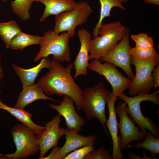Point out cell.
Returning <instances> with one entry per match:
<instances>
[{
    "label": "cell",
    "mask_w": 159,
    "mask_h": 159,
    "mask_svg": "<svg viewBox=\"0 0 159 159\" xmlns=\"http://www.w3.org/2000/svg\"><path fill=\"white\" fill-rule=\"evenodd\" d=\"M0 109L6 110L16 119L26 126L34 130L36 134L44 130L45 127L36 124L33 121L32 114L24 109L10 107L3 102L0 99Z\"/></svg>",
    "instance_id": "ffe728a7"
},
{
    "label": "cell",
    "mask_w": 159,
    "mask_h": 159,
    "mask_svg": "<svg viewBox=\"0 0 159 159\" xmlns=\"http://www.w3.org/2000/svg\"><path fill=\"white\" fill-rule=\"evenodd\" d=\"M100 4V10L99 20L93 29L92 38L98 36V31L102 25L104 19L106 17L111 16L110 12L114 7H117L125 9L119 0H99Z\"/></svg>",
    "instance_id": "7402d4cb"
},
{
    "label": "cell",
    "mask_w": 159,
    "mask_h": 159,
    "mask_svg": "<svg viewBox=\"0 0 159 159\" xmlns=\"http://www.w3.org/2000/svg\"><path fill=\"white\" fill-rule=\"evenodd\" d=\"M117 97L114 96L112 91L108 96L107 100L109 112V118L106 124L112 138V159H123L124 156L121 151L120 138L118 134V123L115 110V104Z\"/></svg>",
    "instance_id": "9a60e30c"
},
{
    "label": "cell",
    "mask_w": 159,
    "mask_h": 159,
    "mask_svg": "<svg viewBox=\"0 0 159 159\" xmlns=\"http://www.w3.org/2000/svg\"><path fill=\"white\" fill-rule=\"evenodd\" d=\"M22 32L19 25L14 20L0 22V37L7 48H9L13 38Z\"/></svg>",
    "instance_id": "cb8c5ba5"
},
{
    "label": "cell",
    "mask_w": 159,
    "mask_h": 159,
    "mask_svg": "<svg viewBox=\"0 0 159 159\" xmlns=\"http://www.w3.org/2000/svg\"><path fill=\"white\" fill-rule=\"evenodd\" d=\"M66 139L65 143L60 147L59 151L61 159H63L70 152L85 146L94 145L97 137L91 135L84 136L79 135L77 132L72 129H64Z\"/></svg>",
    "instance_id": "2e32d148"
},
{
    "label": "cell",
    "mask_w": 159,
    "mask_h": 159,
    "mask_svg": "<svg viewBox=\"0 0 159 159\" xmlns=\"http://www.w3.org/2000/svg\"><path fill=\"white\" fill-rule=\"evenodd\" d=\"M1 55L0 52V82H1L4 77V69L1 66Z\"/></svg>",
    "instance_id": "d6a6232c"
},
{
    "label": "cell",
    "mask_w": 159,
    "mask_h": 159,
    "mask_svg": "<svg viewBox=\"0 0 159 159\" xmlns=\"http://www.w3.org/2000/svg\"><path fill=\"white\" fill-rule=\"evenodd\" d=\"M159 62V59L146 62L131 60V63L135 66L136 73L128 88L130 96L141 92H149L154 87L152 72Z\"/></svg>",
    "instance_id": "30bf717a"
},
{
    "label": "cell",
    "mask_w": 159,
    "mask_h": 159,
    "mask_svg": "<svg viewBox=\"0 0 159 159\" xmlns=\"http://www.w3.org/2000/svg\"><path fill=\"white\" fill-rule=\"evenodd\" d=\"M70 37L69 33L63 32L56 34L53 30L46 31L42 37L39 50L34 58V62L52 54L53 59L63 64L69 62L71 59L69 42Z\"/></svg>",
    "instance_id": "5b68a950"
},
{
    "label": "cell",
    "mask_w": 159,
    "mask_h": 159,
    "mask_svg": "<svg viewBox=\"0 0 159 159\" xmlns=\"http://www.w3.org/2000/svg\"><path fill=\"white\" fill-rule=\"evenodd\" d=\"M33 2L42 3L45 7L39 21L42 22L51 15H56L62 12L69 11L77 4L74 0H32Z\"/></svg>",
    "instance_id": "ac0fdd59"
},
{
    "label": "cell",
    "mask_w": 159,
    "mask_h": 159,
    "mask_svg": "<svg viewBox=\"0 0 159 159\" xmlns=\"http://www.w3.org/2000/svg\"><path fill=\"white\" fill-rule=\"evenodd\" d=\"M38 100H48L59 102L52 98L47 96L42 89L36 83L23 87L20 93L16 103L14 107L24 109L29 104Z\"/></svg>",
    "instance_id": "e0dca14e"
},
{
    "label": "cell",
    "mask_w": 159,
    "mask_h": 159,
    "mask_svg": "<svg viewBox=\"0 0 159 159\" xmlns=\"http://www.w3.org/2000/svg\"><path fill=\"white\" fill-rule=\"evenodd\" d=\"M133 147L143 149L150 152V156H155L159 153V138L155 137L150 131H147L143 140L137 141L134 145H129L127 148Z\"/></svg>",
    "instance_id": "603a6c76"
},
{
    "label": "cell",
    "mask_w": 159,
    "mask_h": 159,
    "mask_svg": "<svg viewBox=\"0 0 159 159\" xmlns=\"http://www.w3.org/2000/svg\"><path fill=\"white\" fill-rule=\"evenodd\" d=\"M60 104L50 103L49 107L56 110L61 116L64 118L67 128L74 130L77 132H81L85 123V120L76 112L74 106V100L67 95H64Z\"/></svg>",
    "instance_id": "4fadbf2b"
},
{
    "label": "cell",
    "mask_w": 159,
    "mask_h": 159,
    "mask_svg": "<svg viewBox=\"0 0 159 159\" xmlns=\"http://www.w3.org/2000/svg\"><path fill=\"white\" fill-rule=\"evenodd\" d=\"M111 92L105 88L102 82H99L94 87L86 88L83 91L81 109L84 111L87 119L97 118L100 121L109 139L105 126L107 120L105 107L107 97Z\"/></svg>",
    "instance_id": "277c9868"
},
{
    "label": "cell",
    "mask_w": 159,
    "mask_h": 159,
    "mask_svg": "<svg viewBox=\"0 0 159 159\" xmlns=\"http://www.w3.org/2000/svg\"><path fill=\"white\" fill-rule=\"evenodd\" d=\"M73 63L64 67L60 62L51 59V66L46 74L40 77L37 84L44 93L49 95H67L72 98L78 111L81 109L83 91L75 82L71 73Z\"/></svg>",
    "instance_id": "6da1fadb"
},
{
    "label": "cell",
    "mask_w": 159,
    "mask_h": 159,
    "mask_svg": "<svg viewBox=\"0 0 159 159\" xmlns=\"http://www.w3.org/2000/svg\"><path fill=\"white\" fill-rule=\"evenodd\" d=\"M61 116L57 114L44 124L46 128L37 134V140L40 149L39 158L42 159L51 148L57 145L61 137L64 135V128L59 127Z\"/></svg>",
    "instance_id": "7c38bea8"
},
{
    "label": "cell",
    "mask_w": 159,
    "mask_h": 159,
    "mask_svg": "<svg viewBox=\"0 0 159 159\" xmlns=\"http://www.w3.org/2000/svg\"><path fill=\"white\" fill-rule=\"evenodd\" d=\"M152 76L154 81V87L156 89L159 87V64L155 68L152 72Z\"/></svg>",
    "instance_id": "f546056e"
},
{
    "label": "cell",
    "mask_w": 159,
    "mask_h": 159,
    "mask_svg": "<svg viewBox=\"0 0 159 159\" xmlns=\"http://www.w3.org/2000/svg\"><path fill=\"white\" fill-rule=\"evenodd\" d=\"M0 1H2L4 2H6L8 0H0Z\"/></svg>",
    "instance_id": "d590c367"
},
{
    "label": "cell",
    "mask_w": 159,
    "mask_h": 159,
    "mask_svg": "<svg viewBox=\"0 0 159 159\" xmlns=\"http://www.w3.org/2000/svg\"><path fill=\"white\" fill-rule=\"evenodd\" d=\"M127 107L126 103L121 102L115 108L116 114L120 119L118 126L121 134V150L127 148L130 143L132 141L143 140L147 132L140 130L136 127L132 120L127 115Z\"/></svg>",
    "instance_id": "8fae6325"
},
{
    "label": "cell",
    "mask_w": 159,
    "mask_h": 159,
    "mask_svg": "<svg viewBox=\"0 0 159 159\" xmlns=\"http://www.w3.org/2000/svg\"><path fill=\"white\" fill-rule=\"evenodd\" d=\"M16 150L12 153L0 154L1 159H24L34 155L40 149L37 140V134L32 130L22 123L11 129Z\"/></svg>",
    "instance_id": "8992f818"
},
{
    "label": "cell",
    "mask_w": 159,
    "mask_h": 159,
    "mask_svg": "<svg viewBox=\"0 0 159 159\" xmlns=\"http://www.w3.org/2000/svg\"><path fill=\"white\" fill-rule=\"evenodd\" d=\"M126 28L119 21L102 24L99 36L90 41L89 60H100L112 50L122 39Z\"/></svg>",
    "instance_id": "7a4b0ae2"
},
{
    "label": "cell",
    "mask_w": 159,
    "mask_h": 159,
    "mask_svg": "<svg viewBox=\"0 0 159 159\" xmlns=\"http://www.w3.org/2000/svg\"><path fill=\"white\" fill-rule=\"evenodd\" d=\"M59 147L57 146V145L53 147L52 150L48 156L46 157H44L42 159H61L59 151Z\"/></svg>",
    "instance_id": "4dcf8cb0"
},
{
    "label": "cell",
    "mask_w": 159,
    "mask_h": 159,
    "mask_svg": "<svg viewBox=\"0 0 159 159\" xmlns=\"http://www.w3.org/2000/svg\"><path fill=\"white\" fill-rule=\"evenodd\" d=\"M119 0L121 3H122V2H127L130 0Z\"/></svg>",
    "instance_id": "e575fe53"
},
{
    "label": "cell",
    "mask_w": 159,
    "mask_h": 159,
    "mask_svg": "<svg viewBox=\"0 0 159 159\" xmlns=\"http://www.w3.org/2000/svg\"><path fill=\"white\" fill-rule=\"evenodd\" d=\"M42 37L33 35L22 32L14 37L11 40L9 48L22 51L25 47L32 45H40Z\"/></svg>",
    "instance_id": "44dd1931"
},
{
    "label": "cell",
    "mask_w": 159,
    "mask_h": 159,
    "mask_svg": "<svg viewBox=\"0 0 159 159\" xmlns=\"http://www.w3.org/2000/svg\"><path fill=\"white\" fill-rule=\"evenodd\" d=\"M32 0H15L10 3V6L14 14L23 20H27L30 17V9Z\"/></svg>",
    "instance_id": "484cf974"
},
{
    "label": "cell",
    "mask_w": 159,
    "mask_h": 159,
    "mask_svg": "<svg viewBox=\"0 0 159 159\" xmlns=\"http://www.w3.org/2000/svg\"><path fill=\"white\" fill-rule=\"evenodd\" d=\"M77 33L80 47L73 63L75 70L74 75V78H77L80 75H87V68L89 64L90 44L92 39L90 33L84 28L79 29Z\"/></svg>",
    "instance_id": "5bb4252c"
},
{
    "label": "cell",
    "mask_w": 159,
    "mask_h": 159,
    "mask_svg": "<svg viewBox=\"0 0 159 159\" xmlns=\"http://www.w3.org/2000/svg\"><path fill=\"white\" fill-rule=\"evenodd\" d=\"M12 66L15 73L20 78L23 87L34 84L38 74L43 68L49 69L51 59L47 57L43 58L38 65L28 69L22 68L14 64Z\"/></svg>",
    "instance_id": "d6986e66"
},
{
    "label": "cell",
    "mask_w": 159,
    "mask_h": 159,
    "mask_svg": "<svg viewBox=\"0 0 159 159\" xmlns=\"http://www.w3.org/2000/svg\"><path fill=\"white\" fill-rule=\"evenodd\" d=\"M143 2L145 3H148L159 5V0H143Z\"/></svg>",
    "instance_id": "836d02e7"
},
{
    "label": "cell",
    "mask_w": 159,
    "mask_h": 159,
    "mask_svg": "<svg viewBox=\"0 0 159 159\" xmlns=\"http://www.w3.org/2000/svg\"><path fill=\"white\" fill-rule=\"evenodd\" d=\"M130 38L135 42L137 47L146 49L154 47L153 38L146 34L141 33L137 34H132Z\"/></svg>",
    "instance_id": "4316f807"
},
{
    "label": "cell",
    "mask_w": 159,
    "mask_h": 159,
    "mask_svg": "<svg viewBox=\"0 0 159 159\" xmlns=\"http://www.w3.org/2000/svg\"><path fill=\"white\" fill-rule=\"evenodd\" d=\"M110 151L101 147L90 152L85 159H112L110 154Z\"/></svg>",
    "instance_id": "f1b7e54d"
},
{
    "label": "cell",
    "mask_w": 159,
    "mask_h": 159,
    "mask_svg": "<svg viewBox=\"0 0 159 159\" xmlns=\"http://www.w3.org/2000/svg\"><path fill=\"white\" fill-rule=\"evenodd\" d=\"M129 28L127 27L121 39L116 46L100 60L111 63L122 69L131 80L134 74L131 67V56L130 50Z\"/></svg>",
    "instance_id": "ba28073f"
},
{
    "label": "cell",
    "mask_w": 159,
    "mask_h": 159,
    "mask_svg": "<svg viewBox=\"0 0 159 159\" xmlns=\"http://www.w3.org/2000/svg\"><path fill=\"white\" fill-rule=\"evenodd\" d=\"M131 60L146 62L159 59V55L154 47L151 49H143L135 47L130 50Z\"/></svg>",
    "instance_id": "d4e9b609"
},
{
    "label": "cell",
    "mask_w": 159,
    "mask_h": 159,
    "mask_svg": "<svg viewBox=\"0 0 159 159\" xmlns=\"http://www.w3.org/2000/svg\"><path fill=\"white\" fill-rule=\"evenodd\" d=\"M92 12L93 10L87 2L80 1L72 10L55 16L53 31L57 34L66 32L69 33L70 37H74L76 34V28L85 23Z\"/></svg>",
    "instance_id": "52a82bcc"
},
{
    "label": "cell",
    "mask_w": 159,
    "mask_h": 159,
    "mask_svg": "<svg viewBox=\"0 0 159 159\" xmlns=\"http://www.w3.org/2000/svg\"><path fill=\"white\" fill-rule=\"evenodd\" d=\"M94 150V145L83 146L67 154L63 159H83Z\"/></svg>",
    "instance_id": "83f0119b"
},
{
    "label": "cell",
    "mask_w": 159,
    "mask_h": 159,
    "mask_svg": "<svg viewBox=\"0 0 159 159\" xmlns=\"http://www.w3.org/2000/svg\"><path fill=\"white\" fill-rule=\"evenodd\" d=\"M88 68L104 76L111 85L113 95L117 97L128 88L131 82L125 77L112 64L107 62H101L99 59H93L89 64Z\"/></svg>",
    "instance_id": "9c48e42d"
},
{
    "label": "cell",
    "mask_w": 159,
    "mask_h": 159,
    "mask_svg": "<svg viewBox=\"0 0 159 159\" xmlns=\"http://www.w3.org/2000/svg\"><path fill=\"white\" fill-rule=\"evenodd\" d=\"M143 153L144 154V156L143 157H141L137 155L135 153L132 152H129L128 155V157L130 159H154L155 158H151L148 157L146 155L145 152L143 151Z\"/></svg>",
    "instance_id": "1f68e13d"
},
{
    "label": "cell",
    "mask_w": 159,
    "mask_h": 159,
    "mask_svg": "<svg viewBox=\"0 0 159 159\" xmlns=\"http://www.w3.org/2000/svg\"><path fill=\"white\" fill-rule=\"evenodd\" d=\"M137 95L130 97L123 93L118 97L127 105V114L133 119L141 130L146 131L147 130L155 137L159 138L158 126L148 117L144 116L140 107V103L143 101H150L153 102L154 105H159V90L151 94L141 92Z\"/></svg>",
    "instance_id": "3957f363"
}]
</instances>
